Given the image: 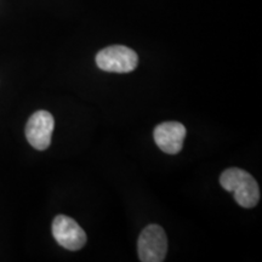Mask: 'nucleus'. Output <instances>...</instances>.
I'll list each match as a JSON object with an SVG mask.
<instances>
[{
  "mask_svg": "<svg viewBox=\"0 0 262 262\" xmlns=\"http://www.w3.org/2000/svg\"><path fill=\"white\" fill-rule=\"evenodd\" d=\"M220 183L227 192H232L234 201L243 208L250 209L260 201L258 185L250 173L239 168H231L221 173Z\"/></svg>",
  "mask_w": 262,
  "mask_h": 262,
  "instance_id": "obj_1",
  "label": "nucleus"
},
{
  "mask_svg": "<svg viewBox=\"0 0 262 262\" xmlns=\"http://www.w3.org/2000/svg\"><path fill=\"white\" fill-rule=\"evenodd\" d=\"M137 63L136 52L124 45L108 47L96 55L97 67L111 73H130L137 67Z\"/></svg>",
  "mask_w": 262,
  "mask_h": 262,
  "instance_id": "obj_2",
  "label": "nucleus"
},
{
  "mask_svg": "<svg viewBox=\"0 0 262 262\" xmlns=\"http://www.w3.org/2000/svg\"><path fill=\"white\" fill-rule=\"evenodd\" d=\"M139 258L142 262H162L168 251V238L158 225H149L141 232L137 242Z\"/></svg>",
  "mask_w": 262,
  "mask_h": 262,
  "instance_id": "obj_3",
  "label": "nucleus"
},
{
  "mask_svg": "<svg viewBox=\"0 0 262 262\" xmlns=\"http://www.w3.org/2000/svg\"><path fill=\"white\" fill-rule=\"evenodd\" d=\"M52 235L62 248L67 250H80L86 243L84 229L66 215H57L52 222Z\"/></svg>",
  "mask_w": 262,
  "mask_h": 262,
  "instance_id": "obj_4",
  "label": "nucleus"
},
{
  "mask_svg": "<svg viewBox=\"0 0 262 262\" xmlns=\"http://www.w3.org/2000/svg\"><path fill=\"white\" fill-rule=\"evenodd\" d=\"M55 127L54 117L48 111L33 113L26 125V137L29 145L38 150H45L50 146Z\"/></svg>",
  "mask_w": 262,
  "mask_h": 262,
  "instance_id": "obj_5",
  "label": "nucleus"
},
{
  "mask_svg": "<svg viewBox=\"0 0 262 262\" xmlns=\"http://www.w3.org/2000/svg\"><path fill=\"white\" fill-rule=\"evenodd\" d=\"M157 146L168 155H178L182 149L186 137V127L178 122L159 124L153 133Z\"/></svg>",
  "mask_w": 262,
  "mask_h": 262,
  "instance_id": "obj_6",
  "label": "nucleus"
}]
</instances>
